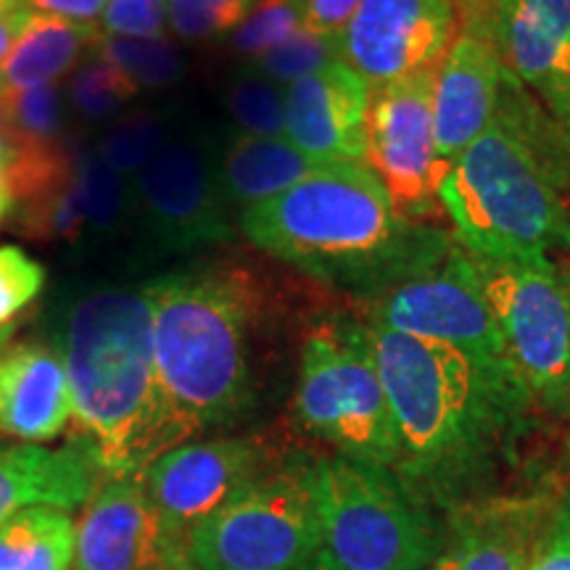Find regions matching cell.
Instances as JSON below:
<instances>
[{"mask_svg": "<svg viewBox=\"0 0 570 570\" xmlns=\"http://www.w3.org/2000/svg\"><path fill=\"white\" fill-rule=\"evenodd\" d=\"M362 325L394 420V473L441 515L494 494V475L537 412L529 391L439 341Z\"/></svg>", "mask_w": 570, "mask_h": 570, "instance_id": "6da1fadb", "label": "cell"}, {"mask_svg": "<svg viewBox=\"0 0 570 570\" xmlns=\"http://www.w3.org/2000/svg\"><path fill=\"white\" fill-rule=\"evenodd\" d=\"M246 240L333 288L373 302L439 267L454 235L396 209L370 164H327L238 214Z\"/></svg>", "mask_w": 570, "mask_h": 570, "instance_id": "7a4b0ae2", "label": "cell"}, {"mask_svg": "<svg viewBox=\"0 0 570 570\" xmlns=\"http://www.w3.org/2000/svg\"><path fill=\"white\" fill-rule=\"evenodd\" d=\"M53 348L69 381V441L96 454L106 479L138 475L185 444L156 375L146 285H104L77 296L63 309Z\"/></svg>", "mask_w": 570, "mask_h": 570, "instance_id": "3957f363", "label": "cell"}, {"mask_svg": "<svg viewBox=\"0 0 570 570\" xmlns=\"http://www.w3.org/2000/svg\"><path fill=\"white\" fill-rule=\"evenodd\" d=\"M520 88L508 75L494 122L449 167L441 209L468 254L547 265L570 252V161L550 117L529 125Z\"/></svg>", "mask_w": 570, "mask_h": 570, "instance_id": "277c9868", "label": "cell"}, {"mask_svg": "<svg viewBox=\"0 0 570 570\" xmlns=\"http://www.w3.org/2000/svg\"><path fill=\"white\" fill-rule=\"evenodd\" d=\"M161 394L185 441L238 423L256 402V291L238 269H188L146 283Z\"/></svg>", "mask_w": 570, "mask_h": 570, "instance_id": "5b68a950", "label": "cell"}, {"mask_svg": "<svg viewBox=\"0 0 570 570\" xmlns=\"http://www.w3.org/2000/svg\"><path fill=\"white\" fill-rule=\"evenodd\" d=\"M317 570H428L446 550V520L394 470L341 454L306 458Z\"/></svg>", "mask_w": 570, "mask_h": 570, "instance_id": "8992f818", "label": "cell"}, {"mask_svg": "<svg viewBox=\"0 0 570 570\" xmlns=\"http://www.w3.org/2000/svg\"><path fill=\"white\" fill-rule=\"evenodd\" d=\"M294 410L296 423L333 454L396 470L394 420L362 320H323L306 333Z\"/></svg>", "mask_w": 570, "mask_h": 570, "instance_id": "52a82bcc", "label": "cell"}, {"mask_svg": "<svg viewBox=\"0 0 570 570\" xmlns=\"http://www.w3.org/2000/svg\"><path fill=\"white\" fill-rule=\"evenodd\" d=\"M306 458H285L185 539L177 570H317Z\"/></svg>", "mask_w": 570, "mask_h": 570, "instance_id": "ba28073f", "label": "cell"}, {"mask_svg": "<svg viewBox=\"0 0 570 570\" xmlns=\"http://www.w3.org/2000/svg\"><path fill=\"white\" fill-rule=\"evenodd\" d=\"M470 256L512 373L544 415L570 417V277L554 262Z\"/></svg>", "mask_w": 570, "mask_h": 570, "instance_id": "9c48e42d", "label": "cell"}, {"mask_svg": "<svg viewBox=\"0 0 570 570\" xmlns=\"http://www.w3.org/2000/svg\"><path fill=\"white\" fill-rule=\"evenodd\" d=\"M281 460L267 441L254 436L185 441L154 460L142 470V487L159 518L164 562L180 558L185 539L204 520L217 515Z\"/></svg>", "mask_w": 570, "mask_h": 570, "instance_id": "30bf717a", "label": "cell"}, {"mask_svg": "<svg viewBox=\"0 0 570 570\" xmlns=\"http://www.w3.org/2000/svg\"><path fill=\"white\" fill-rule=\"evenodd\" d=\"M365 323L439 341L494 373L515 375L470 256L458 240L439 267L365 302Z\"/></svg>", "mask_w": 570, "mask_h": 570, "instance_id": "8fae6325", "label": "cell"}, {"mask_svg": "<svg viewBox=\"0 0 570 570\" xmlns=\"http://www.w3.org/2000/svg\"><path fill=\"white\" fill-rule=\"evenodd\" d=\"M433 88L436 67L373 88L370 104V169L386 185L396 209L420 223L444 217L441 185L452 167L436 146Z\"/></svg>", "mask_w": 570, "mask_h": 570, "instance_id": "7c38bea8", "label": "cell"}, {"mask_svg": "<svg viewBox=\"0 0 570 570\" xmlns=\"http://www.w3.org/2000/svg\"><path fill=\"white\" fill-rule=\"evenodd\" d=\"M132 198L146 233L167 252L227 244L235 235L219 161L196 140H164L135 177Z\"/></svg>", "mask_w": 570, "mask_h": 570, "instance_id": "4fadbf2b", "label": "cell"}, {"mask_svg": "<svg viewBox=\"0 0 570 570\" xmlns=\"http://www.w3.org/2000/svg\"><path fill=\"white\" fill-rule=\"evenodd\" d=\"M458 32V0H360L338 59L381 88L439 67Z\"/></svg>", "mask_w": 570, "mask_h": 570, "instance_id": "5bb4252c", "label": "cell"}, {"mask_svg": "<svg viewBox=\"0 0 570 570\" xmlns=\"http://www.w3.org/2000/svg\"><path fill=\"white\" fill-rule=\"evenodd\" d=\"M458 21L523 88L570 77V0H458Z\"/></svg>", "mask_w": 570, "mask_h": 570, "instance_id": "9a60e30c", "label": "cell"}, {"mask_svg": "<svg viewBox=\"0 0 570 570\" xmlns=\"http://www.w3.org/2000/svg\"><path fill=\"white\" fill-rule=\"evenodd\" d=\"M373 85L344 61L285 88V138L320 164L362 161L370 154Z\"/></svg>", "mask_w": 570, "mask_h": 570, "instance_id": "2e32d148", "label": "cell"}, {"mask_svg": "<svg viewBox=\"0 0 570 570\" xmlns=\"http://www.w3.org/2000/svg\"><path fill=\"white\" fill-rule=\"evenodd\" d=\"M159 518L142 473L106 479L85 504L75 544V570H159Z\"/></svg>", "mask_w": 570, "mask_h": 570, "instance_id": "e0dca14e", "label": "cell"}, {"mask_svg": "<svg viewBox=\"0 0 570 570\" xmlns=\"http://www.w3.org/2000/svg\"><path fill=\"white\" fill-rule=\"evenodd\" d=\"M508 71L487 42L458 32L436 67L433 125L441 159L452 164L494 122Z\"/></svg>", "mask_w": 570, "mask_h": 570, "instance_id": "ac0fdd59", "label": "cell"}, {"mask_svg": "<svg viewBox=\"0 0 570 570\" xmlns=\"http://www.w3.org/2000/svg\"><path fill=\"white\" fill-rule=\"evenodd\" d=\"M71 423L67 370L46 341H19L0 352V436L24 444L59 439Z\"/></svg>", "mask_w": 570, "mask_h": 570, "instance_id": "d6986e66", "label": "cell"}, {"mask_svg": "<svg viewBox=\"0 0 570 570\" xmlns=\"http://www.w3.org/2000/svg\"><path fill=\"white\" fill-rule=\"evenodd\" d=\"M550 494H489L446 512L444 554L458 570H525Z\"/></svg>", "mask_w": 570, "mask_h": 570, "instance_id": "ffe728a7", "label": "cell"}, {"mask_svg": "<svg viewBox=\"0 0 570 570\" xmlns=\"http://www.w3.org/2000/svg\"><path fill=\"white\" fill-rule=\"evenodd\" d=\"M104 479L101 462L77 441L61 449L0 444V525L27 508H82Z\"/></svg>", "mask_w": 570, "mask_h": 570, "instance_id": "44dd1931", "label": "cell"}, {"mask_svg": "<svg viewBox=\"0 0 570 570\" xmlns=\"http://www.w3.org/2000/svg\"><path fill=\"white\" fill-rule=\"evenodd\" d=\"M323 167L327 164L309 159L288 138L238 135L219 159V183L230 209L246 212L285 194Z\"/></svg>", "mask_w": 570, "mask_h": 570, "instance_id": "7402d4cb", "label": "cell"}, {"mask_svg": "<svg viewBox=\"0 0 570 570\" xmlns=\"http://www.w3.org/2000/svg\"><path fill=\"white\" fill-rule=\"evenodd\" d=\"M98 38H101L98 24H77V21L32 13L24 30L13 40L11 51L0 61V98L56 82V77L67 75L80 61L85 48L96 46Z\"/></svg>", "mask_w": 570, "mask_h": 570, "instance_id": "603a6c76", "label": "cell"}, {"mask_svg": "<svg viewBox=\"0 0 570 570\" xmlns=\"http://www.w3.org/2000/svg\"><path fill=\"white\" fill-rule=\"evenodd\" d=\"M77 529L56 508H27L0 525V570H69Z\"/></svg>", "mask_w": 570, "mask_h": 570, "instance_id": "cb8c5ba5", "label": "cell"}, {"mask_svg": "<svg viewBox=\"0 0 570 570\" xmlns=\"http://www.w3.org/2000/svg\"><path fill=\"white\" fill-rule=\"evenodd\" d=\"M96 53L122 69L135 88H164L183 71V56L167 38H98Z\"/></svg>", "mask_w": 570, "mask_h": 570, "instance_id": "d4e9b609", "label": "cell"}, {"mask_svg": "<svg viewBox=\"0 0 570 570\" xmlns=\"http://www.w3.org/2000/svg\"><path fill=\"white\" fill-rule=\"evenodd\" d=\"M227 109L240 135L285 138V88L248 67L227 90Z\"/></svg>", "mask_w": 570, "mask_h": 570, "instance_id": "484cf974", "label": "cell"}, {"mask_svg": "<svg viewBox=\"0 0 570 570\" xmlns=\"http://www.w3.org/2000/svg\"><path fill=\"white\" fill-rule=\"evenodd\" d=\"M17 230L35 240H63V244H77L88 233V219H85V206L80 183L75 177L53 194L35 198L30 204H21V214L17 217Z\"/></svg>", "mask_w": 570, "mask_h": 570, "instance_id": "4316f807", "label": "cell"}, {"mask_svg": "<svg viewBox=\"0 0 570 570\" xmlns=\"http://www.w3.org/2000/svg\"><path fill=\"white\" fill-rule=\"evenodd\" d=\"M304 27L302 0H256L244 19V24L233 32L230 48L240 59L256 61L259 56L283 46Z\"/></svg>", "mask_w": 570, "mask_h": 570, "instance_id": "83f0119b", "label": "cell"}, {"mask_svg": "<svg viewBox=\"0 0 570 570\" xmlns=\"http://www.w3.org/2000/svg\"><path fill=\"white\" fill-rule=\"evenodd\" d=\"M138 96V88L122 69L114 67L104 56H90L80 69L75 71V80L69 88V101L75 111L88 122L111 117L119 106Z\"/></svg>", "mask_w": 570, "mask_h": 570, "instance_id": "f1b7e54d", "label": "cell"}, {"mask_svg": "<svg viewBox=\"0 0 570 570\" xmlns=\"http://www.w3.org/2000/svg\"><path fill=\"white\" fill-rule=\"evenodd\" d=\"M77 183H80L88 230L109 233L122 223L127 209V180L101 159V154L85 151L77 159Z\"/></svg>", "mask_w": 570, "mask_h": 570, "instance_id": "f546056e", "label": "cell"}, {"mask_svg": "<svg viewBox=\"0 0 570 570\" xmlns=\"http://www.w3.org/2000/svg\"><path fill=\"white\" fill-rule=\"evenodd\" d=\"M0 104L6 106V114H9L11 135L38 142H67V138H63L67 104H63V92L56 82L17 90L11 96L0 98Z\"/></svg>", "mask_w": 570, "mask_h": 570, "instance_id": "4dcf8cb0", "label": "cell"}, {"mask_svg": "<svg viewBox=\"0 0 570 570\" xmlns=\"http://www.w3.org/2000/svg\"><path fill=\"white\" fill-rule=\"evenodd\" d=\"M333 61H338V42L302 27V30H298L291 40H285L283 46H277L269 53L252 61V69L269 77L273 82L283 85V88H288V85L315 75V71L325 69L327 63Z\"/></svg>", "mask_w": 570, "mask_h": 570, "instance_id": "1f68e13d", "label": "cell"}, {"mask_svg": "<svg viewBox=\"0 0 570 570\" xmlns=\"http://www.w3.org/2000/svg\"><path fill=\"white\" fill-rule=\"evenodd\" d=\"M254 0H167V21L180 40L206 42L233 35Z\"/></svg>", "mask_w": 570, "mask_h": 570, "instance_id": "d6a6232c", "label": "cell"}, {"mask_svg": "<svg viewBox=\"0 0 570 570\" xmlns=\"http://www.w3.org/2000/svg\"><path fill=\"white\" fill-rule=\"evenodd\" d=\"M164 125L161 119L151 111H135L119 122L114 130L106 135L101 148V159L117 169L119 175L140 173L151 156L161 148Z\"/></svg>", "mask_w": 570, "mask_h": 570, "instance_id": "836d02e7", "label": "cell"}, {"mask_svg": "<svg viewBox=\"0 0 570 570\" xmlns=\"http://www.w3.org/2000/svg\"><path fill=\"white\" fill-rule=\"evenodd\" d=\"M46 285V267L24 248L0 246V327L11 325L24 306L40 296Z\"/></svg>", "mask_w": 570, "mask_h": 570, "instance_id": "e575fe53", "label": "cell"}, {"mask_svg": "<svg viewBox=\"0 0 570 570\" xmlns=\"http://www.w3.org/2000/svg\"><path fill=\"white\" fill-rule=\"evenodd\" d=\"M525 570H570V489L547 499Z\"/></svg>", "mask_w": 570, "mask_h": 570, "instance_id": "d590c367", "label": "cell"}, {"mask_svg": "<svg viewBox=\"0 0 570 570\" xmlns=\"http://www.w3.org/2000/svg\"><path fill=\"white\" fill-rule=\"evenodd\" d=\"M98 27L111 38H164L167 0H109Z\"/></svg>", "mask_w": 570, "mask_h": 570, "instance_id": "8d00e7d4", "label": "cell"}, {"mask_svg": "<svg viewBox=\"0 0 570 570\" xmlns=\"http://www.w3.org/2000/svg\"><path fill=\"white\" fill-rule=\"evenodd\" d=\"M304 3V30L338 40L341 32L352 21L360 0H302Z\"/></svg>", "mask_w": 570, "mask_h": 570, "instance_id": "74e56055", "label": "cell"}, {"mask_svg": "<svg viewBox=\"0 0 570 570\" xmlns=\"http://www.w3.org/2000/svg\"><path fill=\"white\" fill-rule=\"evenodd\" d=\"M537 92L541 101H544L554 138H558L562 154H566L570 161V77H562V80L544 85V88Z\"/></svg>", "mask_w": 570, "mask_h": 570, "instance_id": "f35d334b", "label": "cell"}, {"mask_svg": "<svg viewBox=\"0 0 570 570\" xmlns=\"http://www.w3.org/2000/svg\"><path fill=\"white\" fill-rule=\"evenodd\" d=\"M24 9L38 17H56L77 21V24H96L98 17H104V9L109 0H21Z\"/></svg>", "mask_w": 570, "mask_h": 570, "instance_id": "ab89813d", "label": "cell"}, {"mask_svg": "<svg viewBox=\"0 0 570 570\" xmlns=\"http://www.w3.org/2000/svg\"><path fill=\"white\" fill-rule=\"evenodd\" d=\"M30 17L32 13L24 9L21 0H0V61L11 51L13 40L19 38V32L24 30Z\"/></svg>", "mask_w": 570, "mask_h": 570, "instance_id": "60d3db41", "label": "cell"}, {"mask_svg": "<svg viewBox=\"0 0 570 570\" xmlns=\"http://www.w3.org/2000/svg\"><path fill=\"white\" fill-rule=\"evenodd\" d=\"M13 209V188L9 180V156H6V148L0 146V223L9 217Z\"/></svg>", "mask_w": 570, "mask_h": 570, "instance_id": "b9f144b4", "label": "cell"}, {"mask_svg": "<svg viewBox=\"0 0 570 570\" xmlns=\"http://www.w3.org/2000/svg\"><path fill=\"white\" fill-rule=\"evenodd\" d=\"M11 138V125H9V114H6V106L0 104V146H6Z\"/></svg>", "mask_w": 570, "mask_h": 570, "instance_id": "7bdbcfd3", "label": "cell"}, {"mask_svg": "<svg viewBox=\"0 0 570 570\" xmlns=\"http://www.w3.org/2000/svg\"><path fill=\"white\" fill-rule=\"evenodd\" d=\"M428 570H458V568H454V562L449 560L446 554H441V558H439L436 562H433V566L428 568Z\"/></svg>", "mask_w": 570, "mask_h": 570, "instance_id": "ee69618b", "label": "cell"}, {"mask_svg": "<svg viewBox=\"0 0 570 570\" xmlns=\"http://www.w3.org/2000/svg\"><path fill=\"white\" fill-rule=\"evenodd\" d=\"M11 336H13V325H6V327H0V352H3L6 344H9Z\"/></svg>", "mask_w": 570, "mask_h": 570, "instance_id": "f6af8a7d", "label": "cell"}, {"mask_svg": "<svg viewBox=\"0 0 570 570\" xmlns=\"http://www.w3.org/2000/svg\"><path fill=\"white\" fill-rule=\"evenodd\" d=\"M159 570H177V568H173V566H167V562H164V566H161Z\"/></svg>", "mask_w": 570, "mask_h": 570, "instance_id": "bcb514c9", "label": "cell"}]
</instances>
